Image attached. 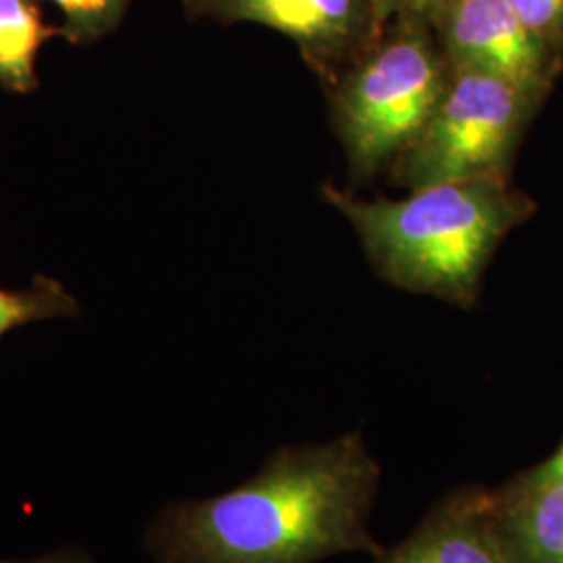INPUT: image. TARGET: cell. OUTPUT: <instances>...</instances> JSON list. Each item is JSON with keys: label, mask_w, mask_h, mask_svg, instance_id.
Wrapping results in <instances>:
<instances>
[{"label": "cell", "mask_w": 563, "mask_h": 563, "mask_svg": "<svg viewBox=\"0 0 563 563\" xmlns=\"http://www.w3.org/2000/svg\"><path fill=\"white\" fill-rule=\"evenodd\" d=\"M393 23L334 81V125L360 178L378 174L420 136L451 80L430 25Z\"/></svg>", "instance_id": "obj_3"}, {"label": "cell", "mask_w": 563, "mask_h": 563, "mask_svg": "<svg viewBox=\"0 0 563 563\" xmlns=\"http://www.w3.org/2000/svg\"><path fill=\"white\" fill-rule=\"evenodd\" d=\"M523 25L563 59V0H507Z\"/></svg>", "instance_id": "obj_12"}, {"label": "cell", "mask_w": 563, "mask_h": 563, "mask_svg": "<svg viewBox=\"0 0 563 563\" xmlns=\"http://www.w3.org/2000/svg\"><path fill=\"white\" fill-rule=\"evenodd\" d=\"M80 313L76 301L60 282L48 276H36L25 290L0 288V339L25 323L69 318Z\"/></svg>", "instance_id": "obj_10"}, {"label": "cell", "mask_w": 563, "mask_h": 563, "mask_svg": "<svg viewBox=\"0 0 563 563\" xmlns=\"http://www.w3.org/2000/svg\"><path fill=\"white\" fill-rule=\"evenodd\" d=\"M451 69L481 71L543 101L562 57L539 41L507 0H451L430 25Z\"/></svg>", "instance_id": "obj_5"}, {"label": "cell", "mask_w": 563, "mask_h": 563, "mask_svg": "<svg viewBox=\"0 0 563 563\" xmlns=\"http://www.w3.org/2000/svg\"><path fill=\"white\" fill-rule=\"evenodd\" d=\"M539 104L541 99L501 78L451 69L443 101L420 136L388 165L390 176L418 190L505 174Z\"/></svg>", "instance_id": "obj_4"}, {"label": "cell", "mask_w": 563, "mask_h": 563, "mask_svg": "<svg viewBox=\"0 0 563 563\" xmlns=\"http://www.w3.org/2000/svg\"><path fill=\"white\" fill-rule=\"evenodd\" d=\"M451 0H405L401 15L397 20L422 21L426 25H432V21L439 18V13Z\"/></svg>", "instance_id": "obj_14"}, {"label": "cell", "mask_w": 563, "mask_h": 563, "mask_svg": "<svg viewBox=\"0 0 563 563\" xmlns=\"http://www.w3.org/2000/svg\"><path fill=\"white\" fill-rule=\"evenodd\" d=\"M380 465L360 432L282 446L249 481L165 507L146 530L157 563H320L380 555L369 520Z\"/></svg>", "instance_id": "obj_1"}, {"label": "cell", "mask_w": 563, "mask_h": 563, "mask_svg": "<svg viewBox=\"0 0 563 563\" xmlns=\"http://www.w3.org/2000/svg\"><path fill=\"white\" fill-rule=\"evenodd\" d=\"M495 516L514 563H563V481L539 465L493 488Z\"/></svg>", "instance_id": "obj_8"}, {"label": "cell", "mask_w": 563, "mask_h": 563, "mask_svg": "<svg viewBox=\"0 0 563 563\" xmlns=\"http://www.w3.org/2000/svg\"><path fill=\"white\" fill-rule=\"evenodd\" d=\"M405 199H360L323 186V197L353 225L384 280L460 307L478 299L484 272L507 234L537 205L507 174L444 181Z\"/></svg>", "instance_id": "obj_2"}, {"label": "cell", "mask_w": 563, "mask_h": 563, "mask_svg": "<svg viewBox=\"0 0 563 563\" xmlns=\"http://www.w3.org/2000/svg\"><path fill=\"white\" fill-rule=\"evenodd\" d=\"M63 36L42 18L36 0H0V86L27 95L38 88L36 59L42 44Z\"/></svg>", "instance_id": "obj_9"}, {"label": "cell", "mask_w": 563, "mask_h": 563, "mask_svg": "<svg viewBox=\"0 0 563 563\" xmlns=\"http://www.w3.org/2000/svg\"><path fill=\"white\" fill-rule=\"evenodd\" d=\"M0 563H95L92 558L80 547H60L55 551H46L34 558L23 560H0Z\"/></svg>", "instance_id": "obj_13"}, {"label": "cell", "mask_w": 563, "mask_h": 563, "mask_svg": "<svg viewBox=\"0 0 563 563\" xmlns=\"http://www.w3.org/2000/svg\"><path fill=\"white\" fill-rule=\"evenodd\" d=\"M367 2L372 7L374 20L383 32L401 15L402 4H405V0H367Z\"/></svg>", "instance_id": "obj_15"}, {"label": "cell", "mask_w": 563, "mask_h": 563, "mask_svg": "<svg viewBox=\"0 0 563 563\" xmlns=\"http://www.w3.org/2000/svg\"><path fill=\"white\" fill-rule=\"evenodd\" d=\"M63 13V36L71 44H90L113 32L132 0H48Z\"/></svg>", "instance_id": "obj_11"}, {"label": "cell", "mask_w": 563, "mask_h": 563, "mask_svg": "<svg viewBox=\"0 0 563 563\" xmlns=\"http://www.w3.org/2000/svg\"><path fill=\"white\" fill-rule=\"evenodd\" d=\"M539 467L543 470L544 474L555 476V478H562L563 481V441L551 457H547L544 462L539 463Z\"/></svg>", "instance_id": "obj_16"}, {"label": "cell", "mask_w": 563, "mask_h": 563, "mask_svg": "<svg viewBox=\"0 0 563 563\" xmlns=\"http://www.w3.org/2000/svg\"><path fill=\"white\" fill-rule=\"evenodd\" d=\"M376 563H514L499 532L493 488L453 490L402 543L383 549Z\"/></svg>", "instance_id": "obj_7"}, {"label": "cell", "mask_w": 563, "mask_h": 563, "mask_svg": "<svg viewBox=\"0 0 563 563\" xmlns=\"http://www.w3.org/2000/svg\"><path fill=\"white\" fill-rule=\"evenodd\" d=\"M192 18L257 23L288 36L325 80L336 81L383 30L367 0H184Z\"/></svg>", "instance_id": "obj_6"}]
</instances>
